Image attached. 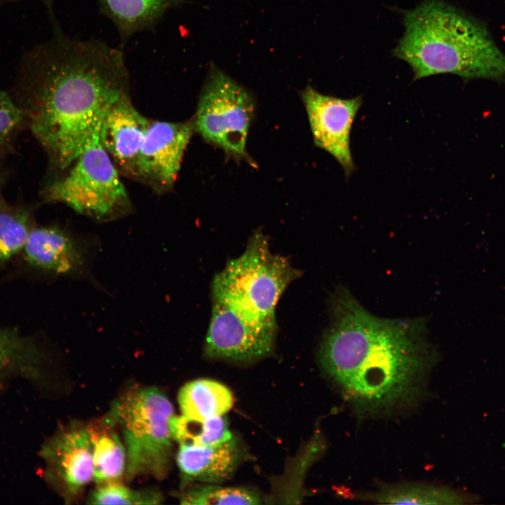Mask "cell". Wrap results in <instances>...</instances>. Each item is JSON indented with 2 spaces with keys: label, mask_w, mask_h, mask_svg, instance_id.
<instances>
[{
  "label": "cell",
  "mask_w": 505,
  "mask_h": 505,
  "mask_svg": "<svg viewBox=\"0 0 505 505\" xmlns=\"http://www.w3.org/2000/svg\"><path fill=\"white\" fill-rule=\"evenodd\" d=\"M18 83L26 123L50 168L63 172L99 132L110 106L129 95L130 77L119 49L59 35L28 53Z\"/></svg>",
  "instance_id": "6da1fadb"
},
{
  "label": "cell",
  "mask_w": 505,
  "mask_h": 505,
  "mask_svg": "<svg viewBox=\"0 0 505 505\" xmlns=\"http://www.w3.org/2000/svg\"><path fill=\"white\" fill-rule=\"evenodd\" d=\"M332 311L320 363L353 408L376 415L415 404L437 359L424 320L375 316L344 288Z\"/></svg>",
  "instance_id": "7a4b0ae2"
},
{
  "label": "cell",
  "mask_w": 505,
  "mask_h": 505,
  "mask_svg": "<svg viewBox=\"0 0 505 505\" xmlns=\"http://www.w3.org/2000/svg\"><path fill=\"white\" fill-rule=\"evenodd\" d=\"M298 276L285 257L271 252L266 236L255 231L244 252L214 276L206 355L246 363L270 354L277 335L276 304Z\"/></svg>",
  "instance_id": "3957f363"
},
{
  "label": "cell",
  "mask_w": 505,
  "mask_h": 505,
  "mask_svg": "<svg viewBox=\"0 0 505 505\" xmlns=\"http://www.w3.org/2000/svg\"><path fill=\"white\" fill-rule=\"evenodd\" d=\"M403 13L393 55L410 65L414 80L452 74L505 83V55L483 23L443 0H422Z\"/></svg>",
  "instance_id": "277c9868"
},
{
  "label": "cell",
  "mask_w": 505,
  "mask_h": 505,
  "mask_svg": "<svg viewBox=\"0 0 505 505\" xmlns=\"http://www.w3.org/2000/svg\"><path fill=\"white\" fill-rule=\"evenodd\" d=\"M174 409L156 387L133 388L116 399L107 416L121 429L126 450V477L162 479L168 471L172 450L170 420Z\"/></svg>",
  "instance_id": "5b68a950"
},
{
  "label": "cell",
  "mask_w": 505,
  "mask_h": 505,
  "mask_svg": "<svg viewBox=\"0 0 505 505\" xmlns=\"http://www.w3.org/2000/svg\"><path fill=\"white\" fill-rule=\"evenodd\" d=\"M63 172L43 189L46 202L62 203L100 222L113 221L132 212L130 196L100 141L99 132Z\"/></svg>",
  "instance_id": "8992f818"
},
{
  "label": "cell",
  "mask_w": 505,
  "mask_h": 505,
  "mask_svg": "<svg viewBox=\"0 0 505 505\" xmlns=\"http://www.w3.org/2000/svg\"><path fill=\"white\" fill-rule=\"evenodd\" d=\"M255 103L250 93L211 62L193 124L207 142L248 159L246 141Z\"/></svg>",
  "instance_id": "52a82bcc"
},
{
  "label": "cell",
  "mask_w": 505,
  "mask_h": 505,
  "mask_svg": "<svg viewBox=\"0 0 505 505\" xmlns=\"http://www.w3.org/2000/svg\"><path fill=\"white\" fill-rule=\"evenodd\" d=\"M194 131L192 121L151 119L139 150L133 180L159 194L172 189Z\"/></svg>",
  "instance_id": "ba28073f"
},
{
  "label": "cell",
  "mask_w": 505,
  "mask_h": 505,
  "mask_svg": "<svg viewBox=\"0 0 505 505\" xmlns=\"http://www.w3.org/2000/svg\"><path fill=\"white\" fill-rule=\"evenodd\" d=\"M315 144L329 153L342 166L346 178L356 166L350 147V135L361 96L343 99L324 95L311 86L300 92Z\"/></svg>",
  "instance_id": "9c48e42d"
},
{
  "label": "cell",
  "mask_w": 505,
  "mask_h": 505,
  "mask_svg": "<svg viewBox=\"0 0 505 505\" xmlns=\"http://www.w3.org/2000/svg\"><path fill=\"white\" fill-rule=\"evenodd\" d=\"M41 455L50 481L67 499L93 480V449L87 426H63L43 446Z\"/></svg>",
  "instance_id": "30bf717a"
},
{
  "label": "cell",
  "mask_w": 505,
  "mask_h": 505,
  "mask_svg": "<svg viewBox=\"0 0 505 505\" xmlns=\"http://www.w3.org/2000/svg\"><path fill=\"white\" fill-rule=\"evenodd\" d=\"M21 253L29 268L54 276L79 275L87 264L82 242L56 225H34Z\"/></svg>",
  "instance_id": "8fae6325"
},
{
  "label": "cell",
  "mask_w": 505,
  "mask_h": 505,
  "mask_svg": "<svg viewBox=\"0 0 505 505\" xmlns=\"http://www.w3.org/2000/svg\"><path fill=\"white\" fill-rule=\"evenodd\" d=\"M150 119L124 96L108 109L102 118L100 141L121 176L134 179L139 150Z\"/></svg>",
  "instance_id": "7c38bea8"
},
{
  "label": "cell",
  "mask_w": 505,
  "mask_h": 505,
  "mask_svg": "<svg viewBox=\"0 0 505 505\" xmlns=\"http://www.w3.org/2000/svg\"><path fill=\"white\" fill-rule=\"evenodd\" d=\"M236 440L216 445H180L176 461L184 480L218 483L227 480L240 459Z\"/></svg>",
  "instance_id": "4fadbf2b"
},
{
  "label": "cell",
  "mask_w": 505,
  "mask_h": 505,
  "mask_svg": "<svg viewBox=\"0 0 505 505\" xmlns=\"http://www.w3.org/2000/svg\"><path fill=\"white\" fill-rule=\"evenodd\" d=\"M87 426L93 449V480L98 485L118 482L126 469V450L107 415Z\"/></svg>",
  "instance_id": "5bb4252c"
},
{
  "label": "cell",
  "mask_w": 505,
  "mask_h": 505,
  "mask_svg": "<svg viewBox=\"0 0 505 505\" xmlns=\"http://www.w3.org/2000/svg\"><path fill=\"white\" fill-rule=\"evenodd\" d=\"M182 0H100L102 11L112 21L121 38L151 27L171 6Z\"/></svg>",
  "instance_id": "9a60e30c"
},
{
  "label": "cell",
  "mask_w": 505,
  "mask_h": 505,
  "mask_svg": "<svg viewBox=\"0 0 505 505\" xmlns=\"http://www.w3.org/2000/svg\"><path fill=\"white\" fill-rule=\"evenodd\" d=\"M182 415L194 419H206L227 413L233 405L231 391L224 384L209 379L185 384L178 393Z\"/></svg>",
  "instance_id": "2e32d148"
},
{
  "label": "cell",
  "mask_w": 505,
  "mask_h": 505,
  "mask_svg": "<svg viewBox=\"0 0 505 505\" xmlns=\"http://www.w3.org/2000/svg\"><path fill=\"white\" fill-rule=\"evenodd\" d=\"M42 361L43 354L33 337L0 326V377L16 372L35 378L39 376Z\"/></svg>",
  "instance_id": "e0dca14e"
},
{
  "label": "cell",
  "mask_w": 505,
  "mask_h": 505,
  "mask_svg": "<svg viewBox=\"0 0 505 505\" xmlns=\"http://www.w3.org/2000/svg\"><path fill=\"white\" fill-rule=\"evenodd\" d=\"M361 499L388 504H457L464 499L447 488L425 484H396L381 486L362 494Z\"/></svg>",
  "instance_id": "ac0fdd59"
},
{
  "label": "cell",
  "mask_w": 505,
  "mask_h": 505,
  "mask_svg": "<svg viewBox=\"0 0 505 505\" xmlns=\"http://www.w3.org/2000/svg\"><path fill=\"white\" fill-rule=\"evenodd\" d=\"M170 430L173 440L180 445H216L233 438L223 415L203 420L173 415L170 420Z\"/></svg>",
  "instance_id": "d6986e66"
},
{
  "label": "cell",
  "mask_w": 505,
  "mask_h": 505,
  "mask_svg": "<svg viewBox=\"0 0 505 505\" xmlns=\"http://www.w3.org/2000/svg\"><path fill=\"white\" fill-rule=\"evenodd\" d=\"M34 225L28 208L4 201L0 208V264L22 252Z\"/></svg>",
  "instance_id": "ffe728a7"
},
{
  "label": "cell",
  "mask_w": 505,
  "mask_h": 505,
  "mask_svg": "<svg viewBox=\"0 0 505 505\" xmlns=\"http://www.w3.org/2000/svg\"><path fill=\"white\" fill-rule=\"evenodd\" d=\"M182 504H260V495L248 488L208 485L186 491L180 498Z\"/></svg>",
  "instance_id": "44dd1931"
},
{
  "label": "cell",
  "mask_w": 505,
  "mask_h": 505,
  "mask_svg": "<svg viewBox=\"0 0 505 505\" xmlns=\"http://www.w3.org/2000/svg\"><path fill=\"white\" fill-rule=\"evenodd\" d=\"M163 497L153 490H135L117 483L100 485L90 495L88 503L93 504H157Z\"/></svg>",
  "instance_id": "7402d4cb"
},
{
  "label": "cell",
  "mask_w": 505,
  "mask_h": 505,
  "mask_svg": "<svg viewBox=\"0 0 505 505\" xmlns=\"http://www.w3.org/2000/svg\"><path fill=\"white\" fill-rule=\"evenodd\" d=\"M24 123L25 116L20 107L0 90V153L9 146Z\"/></svg>",
  "instance_id": "603a6c76"
},
{
  "label": "cell",
  "mask_w": 505,
  "mask_h": 505,
  "mask_svg": "<svg viewBox=\"0 0 505 505\" xmlns=\"http://www.w3.org/2000/svg\"><path fill=\"white\" fill-rule=\"evenodd\" d=\"M4 199L1 194V178H0V208L4 202Z\"/></svg>",
  "instance_id": "cb8c5ba5"
}]
</instances>
